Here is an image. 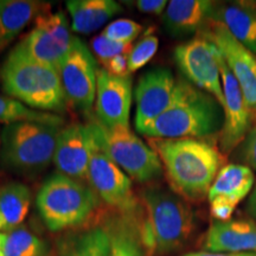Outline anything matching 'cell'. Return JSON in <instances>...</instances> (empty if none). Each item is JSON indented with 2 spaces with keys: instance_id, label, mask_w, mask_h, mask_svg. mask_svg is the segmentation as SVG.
<instances>
[{
  "instance_id": "6da1fadb",
  "label": "cell",
  "mask_w": 256,
  "mask_h": 256,
  "mask_svg": "<svg viewBox=\"0 0 256 256\" xmlns=\"http://www.w3.org/2000/svg\"><path fill=\"white\" fill-rule=\"evenodd\" d=\"M162 164L176 194L185 200L200 202L224 166V154L206 139H159L148 138Z\"/></svg>"
},
{
  "instance_id": "7a4b0ae2",
  "label": "cell",
  "mask_w": 256,
  "mask_h": 256,
  "mask_svg": "<svg viewBox=\"0 0 256 256\" xmlns=\"http://www.w3.org/2000/svg\"><path fill=\"white\" fill-rule=\"evenodd\" d=\"M223 124V108L215 98L178 80L174 102L142 134L159 139H206L222 132Z\"/></svg>"
},
{
  "instance_id": "3957f363",
  "label": "cell",
  "mask_w": 256,
  "mask_h": 256,
  "mask_svg": "<svg viewBox=\"0 0 256 256\" xmlns=\"http://www.w3.org/2000/svg\"><path fill=\"white\" fill-rule=\"evenodd\" d=\"M146 217L140 226L142 247L148 255L165 256L186 246L194 229V215L186 200L165 188L142 192Z\"/></svg>"
},
{
  "instance_id": "277c9868",
  "label": "cell",
  "mask_w": 256,
  "mask_h": 256,
  "mask_svg": "<svg viewBox=\"0 0 256 256\" xmlns=\"http://www.w3.org/2000/svg\"><path fill=\"white\" fill-rule=\"evenodd\" d=\"M2 89L12 98L40 112H66L68 100L60 70L34 62L14 48L0 70Z\"/></svg>"
},
{
  "instance_id": "5b68a950",
  "label": "cell",
  "mask_w": 256,
  "mask_h": 256,
  "mask_svg": "<svg viewBox=\"0 0 256 256\" xmlns=\"http://www.w3.org/2000/svg\"><path fill=\"white\" fill-rule=\"evenodd\" d=\"M62 126L18 121L4 126L0 134V164L19 174H37L54 162Z\"/></svg>"
},
{
  "instance_id": "8992f818",
  "label": "cell",
  "mask_w": 256,
  "mask_h": 256,
  "mask_svg": "<svg viewBox=\"0 0 256 256\" xmlns=\"http://www.w3.org/2000/svg\"><path fill=\"white\" fill-rule=\"evenodd\" d=\"M36 206L42 220L50 232L82 226L98 206V196L82 182L57 172L40 188Z\"/></svg>"
},
{
  "instance_id": "52a82bcc",
  "label": "cell",
  "mask_w": 256,
  "mask_h": 256,
  "mask_svg": "<svg viewBox=\"0 0 256 256\" xmlns=\"http://www.w3.org/2000/svg\"><path fill=\"white\" fill-rule=\"evenodd\" d=\"M104 152L128 176L139 183L162 177V164L151 146L138 138L130 127L108 130L98 122L89 124Z\"/></svg>"
},
{
  "instance_id": "ba28073f",
  "label": "cell",
  "mask_w": 256,
  "mask_h": 256,
  "mask_svg": "<svg viewBox=\"0 0 256 256\" xmlns=\"http://www.w3.org/2000/svg\"><path fill=\"white\" fill-rule=\"evenodd\" d=\"M72 25L62 11L40 14L34 26L14 48L28 58L60 69L72 46Z\"/></svg>"
},
{
  "instance_id": "9c48e42d",
  "label": "cell",
  "mask_w": 256,
  "mask_h": 256,
  "mask_svg": "<svg viewBox=\"0 0 256 256\" xmlns=\"http://www.w3.org/2000/svg\"><path fill=\"white\" fill-rule=\"evenodd\" d=\"M220 52L215 44L203 34L192 38L174 49V60L179 70L192 86L215 98L224 108Z\"/></svg>"
},
{
  "instance_id": "30bf717a",
  "label": "cell",
  "mask_w": 256,
  "mask_h": 256,
  "mask_svg": "<svg viewBox=\"0 0 256 256\" xmlns=\"http://www.w3.org/2000/svg\"><path fill=\"white\" fill-rule=\"evenodd\" d=\"M58 70L68 104L81 112L90 110L96 98L98 69L92 51L78 37H72Z\"/></svg>"
},
{
  "instance_id": "8fae6325",
  "label": "cell",
  "mask_w": 256,
  "mask_h": 256,
  "mask_svg": "<svg viewBox=\"0 0 256 256\" xmlns=\"http://www.w3.org/2000/svg\"><path fill=\"white\" fill-rule=\"evenodd\" d=\"M215 44L226 66L238 80L256 124V55L236 40L226 26L211 18L200 31Z\"/></svg>"
},
{
  "instance_id": "7c38bea8",
  "label": "cell",
  "mask_w": 256,
  "mask_h": 256,
  "mask_svg": "<svg viewBox=\"0 0 256 256\" xmlns=\"http://www.w3.org/2000/svg\"><path fill=\"white\" fill-rule=\"evenodd\" d=\"M94 139V148L88 168L89 184L92 185L95 194L108 206L124 212L133 211L136 202L133 197L132 182L108 156L95 136Z\"/></svg>"
},
{
  "instance_id": "4fadbf2b",
  "label": "cell",
  "mask_w": 256,
  "mask_h": 256,
  "mask_svg": "<svg viewBox=\"0 0 256 256\" xmlns=\"http://www.w3.org/2000/svg\"><path fill=\"white\" fill-rule=\"evenodd\" d=\"M178 80L166 68H154L144 74L134 92L136 128L142 133L162 115L174 100Z\"/></svg>"
},
{
  "instance_id": "5bb4252c",
  "label": "cell",
  "mask_w": 256,
  "mask_h": 256,
  "mask_svg": "<svg viewBox=\"0 0 256 256\" xmlns=\"http://www.w3.org/2000/svg\"><path fill=\"white\" fill-rule=\"evenodd\" d=\"M220 66L226 101L223 108L224 124L220 132V152L229 154L243 142L254 120L238 80L230 72L222 54L220 56Z\"/></svg>"
},
{
  "instance_id": "9a60e30c",
  "label": "cell",
  "mask_w": 256,
  "mask_h": 256,
  "mask_svg": "<svg viewBox=\"0 0 256 256\" xmlns=\"http://www.w3.org/2000/svg\"><path fill=\"white\" fill-rule=\"evenodd\" d=\"M132 104V78L116 76L104 68L98 69L95 112L98 122L104 128L130 127Z\"/></svg>"
},
{
  "instance_id": "2e32d148",
  "label": "cell",
  "mask_w": 256,
  "mask_h": 256,
  "mask_svg": "<svg viewBox=\"0 0 256 256\" xmlns=\"http://www.w3.org/2000/svg\"><path fill=\"white\" fill-rule=\"evenodd\" d=\"M94 142V134L89 124H74L60 130L54 154V164L58 174L78 182L88 180Z\"/></svg>"
},
{
  "instance_id": "e0dca14e",
  "label": "cell",
  "mask_w": 256,
  "mask_h": 256,
  "mask_svg": "<svg viewBox=\"0 0 256 256\" xmlns=\"http://www.w3.org/2000/svg\"><path fill=\"white\" fill-rule=\"evenodd\" d=\"M206 252L256 254V223L248 220H215L203 241Z\"/></svg>"
},
{
  "instance_id": "ac0fdd59",
  "label": "cell",
  "mask_w": 256,
  "mask_h": 256,
  "mask_svg": "<svg viewBox=\"0 0 256 256\" xmlns=\"http://www.w3.org/2000/svg\"><path fill=\"white\" fill-rule=\"evenodd\" d=\"M215 8L209 0H172L162 14V24L171 36H190L206 28Z\"/></svg>"
},
{
  "instance_id": "d6986e66",
  "label": "cell",
  "mask_w": 256,
  "mask_h": 256,
  "mask_svg": "<svg viewBox=\"0 0 256 256\" xmlns=\"http://www.w3.org/2000/svg\"><path fill=\"white\" fill-rule=\"evenodd\" d=\"M255 184L254 171L242 164L224 165L211 185L209 202H224L238 206L248 194H252Z\"/></svg>"
},
{
  "instance_id": "ffe728a7",
  "label": "cell",
  "mask_w": 256,
  "mask_h": 256,
  "mask_svg": "<svg viewBox=\"0 0 256 256\" xmlns=\"http://www.w3.org/2000/svg\"><path fill=\"white\" fill-rule=\"evenodd\" d=\"M212 19L222 23L240 43L256 54V6L254 4L232 2L216 6Z\"/></svg>"
},
{
  "instance_id": "44dd1931",
  "label": "cell",
  "mask_w": 256,
  "mask_h": 256,
  "mask_svg": "<svg viewBox=\"0 0 256 256\" xmlns=\"http://www.w3.org/2000/svg\"><path fill=\"white\" fill-rule=\"evenodd\" d=\"M66 8L72 17V31L83 34L98 30L122 12V6L113 0H69Z\"/></svg>"
},
{
  "instance_id": "7402d4cb",
  "label": "cell",
  "mask_w": 256,
  "mask_h": 256,
  "mask_svg": "<svg viewBox=\"0 0 256 256\" xmlns=\"http://www.w3.org/2000/svg\"><path fill=\"white\" fill-rule=\"evenodd\" d=\"M43 4L32 0H0V50L42 14Z\"/></svg>"
},
{
  "instance_id": "603a6c76",
  "label": "cell",
  "mask_w": 256,
  "mask_h": 256,
  "mask_svg": "<svg viewBox=\"0 0 256 256\" xmlns=\"http://www.w3.org/2000/svg\"><path fill=\"white\" fill-rule=\"evenodd\" d=\"M31 200L30 188L18 182L0 188V232L8 234L22 226L30 210Z\"/></svg>"
},
{
  "instance_id": "cb8c5ba5",
  "label": "cell",
  "mask_w": 256,
  "mask_h": 256,
  "mask_svg": "<svg viewBox=\"0 0 256 256\" xmlns=\"http://www.w3.org/2000/svg\"><path fill=\"white\" fill-rule=\"evenodd\" d=\"M60 256H112L108 230L95 226L76 234L60 244Z\"/></svg>"
},
{
  "instance_id": "d4e9b609",
  "label": "cell",
  "mask_w": 256,
  "mask_h": 256,
  "mask_svg": "<svg viewBox=\"0 0 256 256\" xmlns=\"http://www.w3.org/2000/svg\"><path fill=\"white\" fill-rule=\"evenodd\" d=\"M18 121H34L62 126L64 120L60 115L31 110L12 98L0 94V124H10Z\"/></svg>"
},
{
  "instance_id": "484cf974",
  "label": "cell",
  "mask_w": 256,
  "mask_h": 256,
  "mask_svg": "<svg viewBox=\"0 0 256 256\" xmlns=\"http://www.w3.org/2000/svg\"><path fill=\"white\" fill-rule=\"evenodd\" d=\"M5 256H46L48 244L40 236L20 226L5 234Z\"/></svg>"
},
{
  "instance_id": "4316f807",
  "label": "cell",
  "mask_w": 256,
  "mask_h": 256,
  "mask_svg": "<svg viewBox=\"0 0 256 256\" xmlns=\"http://www.w3.org/2000/svg\"><path fill=\"white\" fill-rule=\"evenodd\" d=\"M108 232L112 240V256L144 255L140 228H134L128 220H120Z\"/></svg>"
},
{
  "instance_id": "83f0119b",
  "label": "cell",
  "mask_w": 256,
  "mask_h": 256,
  "mask_svg": "<svg viewBox=\"0 0 256 256\" xmlns=\"http://www.w3.org/2000/svg\"><path fill=\"white\" fill-rule=\"evenodd\" d=\"M159 48V40L153 34H146L128 54V72H134L146 66L153 58Z\"/></svg>"
},
{
  "instance_id": "f1b7e54d",
  "label": "cell",
  "mask_w": 256,
  "mask_h": 256,
  "mask_svg": "<svg viewBox=\"0 0 256 256\" xmlns=\"http://www.w3.org/2000/svg\"><path fill=\"white\" fill-rule=\"evenodd\" d=\"M142 26L136 22L130 19H119L110 23L104 28L102 34L108 40L118 42V43L132 44V42L139 36Z\"/></svg>"
},
{
  "instance_id": "f546056e",
  "label": "cell",
  "mask_w": 256,
  "mask_h": 256,
  "mask_svg": "<svg viewBox=\"0 0 256 256\" xmlns=\"http://www.w3.org/2000/svg\"><path fill=\"white\" fill-rule=\"evenodd\" d=\"M92 51L98 58L101 60L102 64H106L108 60L114 58L115 56L122 55V54H130L132 50V44L118 43V42L108 40L104 34L96 36L92 42Z\"/></svg>"
},
{
  "instance_id": "4dcf8cb0",
  "label": "cell",
  "mask_w": 256,
  "mask_h": 256,
  "mask_svg": "<svg viewBox=\"0 0 256 256\" xmlns=\"http://www.w3.org/2000/svg\"><path fill=\"white\" fill-rule=\"evenodd\" d=\"M236 156L242 165L256 171V124H252L243 142L240 144Z\"/></svg>"
},
{
  "instance_id": "1f68e13d",
  "label": "cell",
  "mask_w": 256,
  "mask_h": 256,
  "mask_svg": "<svg viewBox=\"0 0 256 256\" xmlns=\"http://www.w3.org/2000/svg\"><path fill=\"white\" fill-rule=\"evenodd\" d=\"M104 69L107 72L116 76H128V54H122V55L115 56L114 58L108 60L107 63L104 64Z\"/></svg>"
},
{
  "instance_id": "d6a6232c",
  "label": "cell",
  "mask_w": 256,
  "mask_h": 256,
  "mask_svg": "<svg viewBox=\"0 0 256 256\" xmlns=\"http://www.w3.org/2000/svg\"><path fill=\"white\" fill-rule=\"evenodd\" d=\"M168 4V2L166 0H139L136 2V8L144 14L159 16L164 14Z\"/></svg>"
},
{
  "instance_id": "836d02e7",
  "label": "cell",
  "mask_w": 256,
  "mask_h": 256,
  "mask_svg": "<svg viewBox=\"0 0 256 256\" xmlns=\"http://www.w3.org/2000/svg\"><path fill=\"white\" fill-rule=\"evenodd\" d=\"M183 256H256V254H228V252H188Z\"/></svg>"
},
{
  "instance_id": "e575fe53",
  "label": "cell",
  "mask_w": 256,
  "mask_h": 256,
  "mask_svg": "<svg viewBox=\"0 0 256 256\" xmlns=\"http://www.w3.org/2000/svg\"><path fill=\"white\" fill-rule=\"evenodd\" d=\"M248 211L252 215V218L256 220V184L254 185V188H252L250 196H249Z\"/></svg>"
},
{
  "instance_id": "d590c367",
  "label": "cell",
  "mask_w": 256,
  "mask_h": 256,
  "mask_svg": "<svg viewBox=\"0 0 256 256\" xmlns=\"http://www.w3.org/2000/svg\"><path fill=\"white\" fill-rule=\"evenodd\" d=\"M4 247H5V234L0 232V256H5Z\"/></svg>"
}]
</instances>
